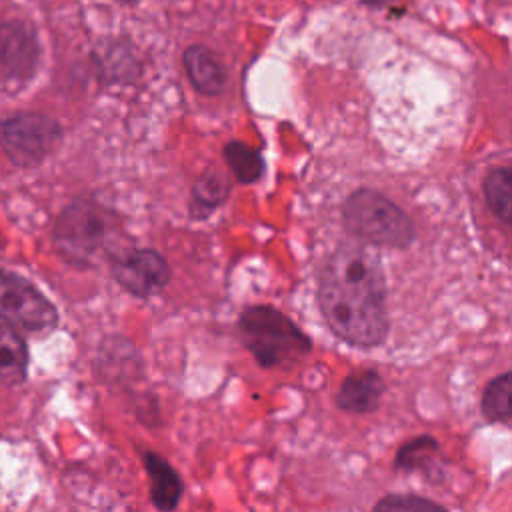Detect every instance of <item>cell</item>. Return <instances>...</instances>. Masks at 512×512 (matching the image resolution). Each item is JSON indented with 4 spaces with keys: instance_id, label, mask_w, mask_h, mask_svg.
<instances>
[{
    "instance_id": "6da1fadb",
    "label": "cell",
    "mask_w": 512,
    "mask_h": 512,
    "mask_svg": "<svg viewBox=\"0 0 512 512\" xmlns=\"http://www.w3.org/2000/svg\"><path fill=\"white\" fill-rule=\"evenodd\" d=\"M316 298L328 328L346 344L372 348L388 336L386 278L370 250L338 246L320 268Z\"/></svg>"
},
{
    "instance_id": "7a4b0ae2",
    "label": "cell",
    "mask_w": 512,
    "mask_h": 512,
    "mask_svg": "<svg viewBox=\"0 0 512 512\" xmlns=\"http://www.w3.org/2000/svg\"><path fill=\"white\" fill-rule=\"evenodd\" d=\"M240 340L262 368H276L306 356L310 338L280 310L256 304L238 318Z\"/></svg>"
},
{
    "instance_id": "3957f363",
    "label": "cell",
    "mask_w": 512,
    "mask_h": 512,
    "mask_svg": "<svg viewBox=\"0 0 512 512\" xmlns=\"http://www.w3.org/2000/svg\"><path fill=\"white\" fill-rule=\"evenodd\" d=\"M342 218L354 238L376 246L406 248L416 236L412 218L388 196L370 188H360L346 198Z\"/></svg>"
},
{
    "instance_id": "277c9868",
    "label": "cell",
    "mask_w": 512,
    "mask_h": 512,
    "mask_svg": "<svg viewBox=\"0 0 512 512\" xmlns=\"http://www.w3.org/2000/svg\"><path fill=\"white\" fill-rule=\"evenodd\" d=\"M112 214L92 200L70 204L58 218L54 238L60 252L74 264L86 266L106 248Z\"/></svg>"
},
{
    "instance_id": "5b68a950",
    "label": "cell",
    "mask_w": 512,
    "mask_h": 512,
    "mask_svg": "<svg viewBox=\"0 0 512 512\" xmlns=\"http://www.w3.org/2000/svg\"><path fill=\"white\" fill-rule=\"evenodd\" d=\"M60 138V124L44 114L24 112L0 120V148L20 166L40 164Z\"/></svg>"
},
{
    "instance_id": "8992f818",
    "label": "cell",
    "mask_w": 512,
    "mask_h": 512,
    "mask_svg": "<svg viewBox=\"0 0 512 512\" xmlns=\"http://www.w3.org/2000/svg\"><path fill=\"white\" fill-rule=\"evenodd\" d=\"M0 322L26 332H46L56 326L58 312L34 284L0 270Z\"/></svg>"
},
{
    "instance_id": "52a82bcc",
    "label": "cell",
    "mask_w": 512,
    "mask_h": 512,
    "mask_svg": "<svg viewBox=\"0 0 512 512\" xmlns=\"http://www.w3.org/2000/svg\"><path fill=\"white\" fill-rule=\"evenodd\" d=\"M112 278L132 296L150 298L164 290L170 280L166 258L152 248H130L110 260Z\"/></svg>"
},
{
    "instance_id": "ba28073f",
    "label": "cell",
    "mask_w": 512,
    "mask_h": 512,
    "mask_svg": "<svg viewBox=\"0 0 512 512\" xmlns=\"http://www.w3.org/2000/svg\"><path fill=\"white\" fill-rule=\"evenodd\" d=\"M40 42L36 30L22 20L0 24V74L10 80H26L36 72Z\"/></svg>"
},
{
    "instance_id": "9c48e42d",
    "label": "cell",
    "mask_w": 512,
    "mask_h": 512,
    "mask_svg": "<svg viewBox=\"0 0 512 512\" xmlns=\"http://www.w3.org/2000/svg\"><path fill=\"white\" fill-rule=\"evenodd\" d=\"M384 388V380L376 370L352 372L342 380L336 392V406L354 414L374 412L380 404Z\"/></svg>"
},
{
    "instance_id": "30bf717a",
    "label": "cell",
    "mask_w": 512,
    "mask_h": 512,
    "mask_svg": "<svg viewBox=\"0 0 512 512\" xmlns=\"http://www.w3.org/2000/svg\"><path fill=\"white\" fill-rule=\"evenodd\" d=\"M182 64L190 84L204 96H216L226 84V72L216 54L204 44H192L182 54Z\"/></svg>"
},
{
    "instance_id": "8fae6325",
    "label": "cell",
    "mask_w": 512,
    "mask_h": 512,
    "mask_svg": "<svg viewBox=\"0 0 512 512\" xmlns=\"http://www.w3.org/2000/svg\"><path fill=\"white\" fill-rule=\"evenodd\" d=\"M144 468L150 476V500L154 504V508L162 510V512H170L180 504L182 492H184V484L180 474L168 464L166 458H162L160 454L146 450L144 456Z\"/></svg>"
},
{
    "instance_id": "7c38bea8",
    "label": "cell",
    "mask_w": 512,
    "mask_h": 512,
    "mask_svg": "<svg viewBox=\"0 0 512 512\" xmlns=\"http://www.w3.org/2000/svg\"><path fill=\"white\" fill-rule=\"evenodd\" d=\"M230 194V182L218 168H206L192 184L190 216L196 220L206 218L210 212L220 208Z\"/></svg>"
},
{
    "instance_id": "4fadbf2b",
    "label": "cell",
    "mask_w": 512,
    "mask_h": 512,
    "mask_svg": "<svg viewBox=\"0 0 512 512\" xmlns=\"http://www.w3.org/2000/svg\"><path fill=\"white\" fill-rule=\"evenodd\" d=\"M440 452V444L436 438L422 434L416 436L408 442H404L394 456V466L396 470H404V472H424L428 478H432L434 470L438 468L436 458Z\"/></svg>"
},
{
    "instance_id": "5bb4252c",
    "label": "cell",
    "mask_w": 512,
    "mask_h": 512,
    "mask_svg": "<svg viewBox=\"0 0 512 512\" xmlns=\"http://www.w3.org/2000/svg\"><path fill=\"white\" fill-rule=\"evenodd\" d=\"M28 366V352L24 340L18 332L8 326L0 324V382L2 384H18L26 378Z\"/></svg>"
},
{
    "instance_id": "9a60e30c",
    "label": "cell",
    "mask_w": 512,
    "mask_h": 512,
    "mask_svg": "<svg viewBox=\"0 0 512 512\" xmlns=\"http://www.w3.org/2000/svg\"><path fill=\"white\" fill-rule=\"evenodd\" d=\"M222 156H224L226 164L230 166L232 174L236 176V180L242 184H252V182L260 180L266 170L262 154L256 148H252L240 140H230L222 148Z\"/></svg>"
},
{
    "instance_id": "2e32d148",
    "label": "cell",
    "mask_w": 512,
    "mask_h": 512,
    "mask_svg": "<svg viewBox=\"0 0 512 512\" xmlns=\"http://www.w3.org/2000/svg\"><path fill=\"white\" fill-rule=\"evenodd\" d=\"M484 198L492 214L504 224H512V172L508 166L494 168L484 178Z\"/></svg>"
},
{
    "instance_id": "e0dca14e",
    "label": "cell",
    "mask_w": 512,
    "mask_h": 512,
    "mask_svg": "<svg viewBox=\"0 0 512 512\" xmlns=\"http://www.w3.org/2000/svg\"><path fill=\"white\" fill-rule=\"evenodd\" d=\"M510 372H502L492 378L480 400V410L490 422H508L510 420Z\"/></svg>"
},
{
    "instance_id": "ac0fdd59",
    "label": "cell",
    "mask_w": 512,
    "mask_h": 512,
    "mask_svg": "<svg viewBox=\"0 0 512 512\" xmlns=\"http://www.w3.org/2000/svg\"><path fill=\"white\" fill-rule=\"evenodd\" d=\"M374 510H394V512H402V510H446L442 504L428 500L424 496H414V494H390L384 496L382 500L376 502Z\"/></svg>"
},
{
    "instance_id": "d6986e66",
    "label": "cell",
    "mask_w": 512,
    "mask_h": 512,
    "mask_svg": "<svg viewBox=\"0 0 512 512\" xmlns=\"http://www.w3.org/2000/svg\"><path fill=\"white\" fill-rule=\"evenodd\" d=\"M360 2H364V4L370 6V8H382L384 4H388V2H392V0H360Z\"/></svg>"
},
{
    "instance_id": "ffe728a7",
    "label": "cell",
    "mask_w": 512,
    "mask_h": 512,
    "mask_svg": "<svg viewBox=\"0 0 512 512\" xmlns=\"http://www.w3.org/2000/svg\"><path fill=\"white\" fill-rule=\"evenodd\" d=\"M120 4H126V6H134V4H138L140 0H118Z\"/></svg>"
}]
</instances>
